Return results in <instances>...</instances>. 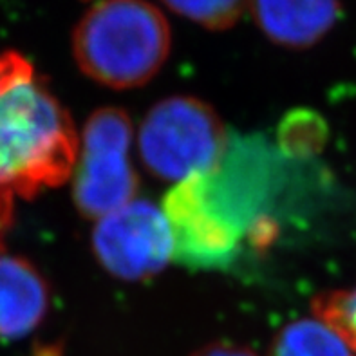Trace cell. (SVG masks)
<instances>
[{
  "label": "cell",
  "instance_id": "cell-1",
  "mask_svg": "<svg viewBox=\"0 0 356 356\" xmlns=\"http://www.w3.org/2000/svg\"><path fill=\"white\" fill-rule=\"evenodd\" d=\"M288 159L261 136L230 134L210 170L177 183L163 212L174 237V259L195 270H226L246 244L273 243V212L288 181Z\"/></svg>",
  "mask_w": 356,
  "mask_h": 356
},
{
  "label": "cell",
  "instance_id": "cell-2",
  "mask_svg": "<svg viewBox=\"0 0 356 356\" xmlns=\"http://www.w3.org/2000/svg\"><path fill=\"white\" fill-rule=\"evenodd\" d=\"M78 132L58 99L35 78L0 95V195L33 197L71 177Z\"/></svg>",
  "mask_w": 356,
  "mask_h": 356
},
{
  "label": "cell",
  "instance_id": "cell-3",
  "mask_svg": "<svg viewBox=\"0 0 356 356\" xmlns=\"http://www.w3.org/2000/svg\"><path fill=\"white\" fill-rule=\"evenodd\" d=\"M170 42L167 18L149 0H96L72 31V54L102 86L132 89L158 74Z\"/></svg>",
  "mask_w": 356,
  "mask_h": 356
},
{
  "label": "cell",
  "instance_id": "cell-4",
  "mask_svg": "<svg viewBox=\"0 0 356 356\" xmlns=\"http://www.w3.org/2000/svg\"><path fill=\"white\" fill-rule=\"evenodd\" d=\"M228 140L230 132L216 111L190 96H172L154 105L138 136L145 167L176 185L210 170Z\"/></svg>",
  "mask_w": 356,
  "mask_h": 356
},
{
  "label": "cell",
  "instance_id": "cell-5",
  "mask_svg": "<svg viewBox=\"0 0 356 356\" xmlns=\"http://www.w3.org/2000/svg\"><path fill=\"white\" fill-rule=\"evenodd\" d=\"M131 143V120L122 108H99L87 120L72 170V197L83 216L99 219L136 199Z\"/></svg>",
  "mask_w": 356,
  "mask_h": 356
},
{
  "label": "cell",
  "instance_id": "cell-6",
  "mask_svg": "<svg viewBox=\"0 0 356 356\" xmlns=\"http://www.w3.org/2000/svg\"><path fill=\"white\" fill-rule=\"evenodd\" d=\"M92 248L108 273L140 280L159 273L174 259V237L163 208L136 197L99 217Z\"/></svg>",
  "mask_w": 356,
  "mask_h": 356
},
{
  "label": "cell",
  "instance_id": "cell-7",
  "mask_svg": "<svg viewBox=\"0 0 356 356\" xmlns=\"http://www.w3.org/2000/svg\"><path fill=\"white\" fill-rule=\"evenodd\" d=\"M248 8L271 42L291 49L321 42L342 15L340 0H248Z\"/></svg>",
  "mask_w": 356,
  "mask_h": 356
},
{
  "label": "cell",
  "instance_id": "cell-8",
  "mask_svg": "<svg viewBox=\"0 0 356 356\" xmlns=\"http://www.w3.org/2000/svg\"><path fill=\"white\" fill-rule=\"evenodd\" d=\"M49 288L31 262L0 252V340H18L44 321Z\"/></svg>",
  "mask_w": 356,
  "mask_h": 356
},
{
  "label": "cell",
  "instance_id": "cell-9",
  "mask_svg": "<svg viewBox=\"0 0 356 356\" xmlns=\"http://www.w3.org/2000/svg\"><path fill=\"white\" fill-rule=\"evenodd\" d=\"M270 356H353L337 331L321 318L289 322L273 340Z\"/></svg>",
  "mask_w": 356,
  "mask_h": 356
},
{
  "label": "cell",
  "instance_id": "cell-10",
  "mask_svg": "<svg viewBox=\"0 0 356 356\" xmlns=\"http://www.w3.org/2000/svg\"><path fill=\"white\" fill-rule=\"evenodd\" d=\"M316 318L337 331L353 356H356V284L321 295L313 302Z\"/></svg>",
  "mask_w": 356,
  "mask_h": 356
},
{
  "label": "cell",
  "instance_id": "cell-11",
  "mask_svg": "<svg viewBox=\"0 0 356 356\" xmlns=\"http://www.w3.org/2000/svg\"><path fill=\"white\" fill-rule=\"evenodd\" d=\"M174 13L199 26L221 31L234 26L243 15L248 0H163Z\"/></svg>",
  "mask_w": 356,
  "mask_h": 356
},
{
  "label": "cell",
  "instance_id": "cell-12",
  "mask_svg": "<svg viewBox=\"0 0 356 356\" xmlns=\"http://www.w3.org/2000/svg\"><path fill=\"white\" fill-rule=\"evenodd\" d=\"M33 76L31 63L15 51L0 53V95L18 80Z\"/></svg>",
  "mask_w": 356,
  "mask_h": 356
},
{
  "label": "cell",
  "instance_id": "cell-13",
  "mask_svg": "<svg viewBox=\"0 0 356 356\" xmlns=\"http://www.w3.org/2000/svg\"><path fill=\"white\" fill-rule=\"evenodd\" d=\"M192 356H257L252 349L244 346H234V343H212L208 348L199 349Z\"/></svg>",
  "mask_w": 356,
  "mask_h": 356
},
{
  "label": "cell",
  "instance_id": "cell-14",
  "mask_svg": "<svg viewBox=\"0 0 356 356\" xmlns=\"http://www.w3.org/2000/svg\"><path fill=\"white\" fill-rule=\"evenodd\" d=\"M11 203H13V199L0 195V241L11 221Z\"/></svg>",
  "mask_w": 356,
  "mask_h": 356
}]
</instances>
